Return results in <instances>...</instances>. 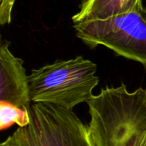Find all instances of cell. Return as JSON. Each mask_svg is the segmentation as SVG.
Masks as SVG:
<instances>
[{"label": "cell", "instance_id": "5b68a950", "mask_svg": "<svg viewBox=\"0 0 146 146\" xmlns=\"http://www.w3.org/2000/svg\"><path fill=\"white\" fill-rule=\"evenodd\" d=\"M5 41L0 47V101L29 109L31 105L29 80L23 61L15 56Z\"/></svg>", "mask_w": 146, "mask_h": 146}, {"label": "cell", "instance_id": "277c9868", "mask_svg": "<svg viewBox=\"0 0 146 146\" xmlns=\"http://www.w3.org/2000/svg\"><path fill=\"white\" fill-rule=\"evenodd\" d=\"M28 111L30 123L11 135L17 146H92L87 126L73 110L33 103Z\"/></svg>", "mask_w": 146, "mask_h": 146}, {"label": "cell", "instance_id": "6da1fadb", "mask_svg": "<svg viewBox=\"0 0 146 146\" xmlns=\"http://www.w3.org/2000/svg\"><path fill=\"white\" fill-rule=\"evenodd\" d=\"M87 104L92 146H125L135 135L146 133V90L142 87L133 92L124 84L105 87Z\"/></svg>", "mask_w": 146, "mask_h": 146}, {"label": "cell", "instance_id": "52a82bcc", "mask_svg": "<svg viewBox=\"0 0 146 146\" xmlns=\"http://www.w3.org/2000/svg\"><path fill=\"white\" fill-rule=\"evenodd\" d=\"M29 123L30 114L27 109L0 101V129L2 131L9 128L13 124L24 127Z\"/></svg>", "mask_w": 146, "mask_h": 146}, {"label": "cell", "instance_id": "8992f818", "mask_svg": "<svg viewBox=\"0 0 146 146\" xmlns=\"http://www.w3.org/2000/svg\"><path fill=\"white\" fill-rule=\"evenodd\" d=\"M139 0H85L80 11L72 17L74 23L105 20L131 10Z\"/></svg>", "mask_w": 146, "mask_h": 146}, {"label": "cell", "instance_id": "9c48e42d", "mask_svg": "<svg viewBox=\"0 0 146 146\" xmlns=\"http://www.w3.org/2000/svg\"><path fill=\"white\" fill-rule=\"evenodd\" d=\"M0 146H17L16 145V144H15V142L14 141V139H13V138H12V136H9L5 141H3Z\"/></svg>", "mask_w": 146, "mask_h": 146}, {"label": "cell", "instance_id": "3957f363", "mask_svg": "<svg viewBox=\"0 0 146 146\" xmlns=\"http://www.w3.org/2000/svg\"><path fill=\"white\" fill-rule=\"evenodd\" d=\"M74 27L77 37L90 48L104 45L146 68V7L142 0L126 13L74 23Z\"/></svg>", "mask_w": 146, "mask_h": 146}, {"label": "cell", "instance_id": "ba28073f", "mask_svg": "<svg viewBox=\"0 0 146 146\" xmlns=\"http://www.w3.org/2000/svg\"><path fill=\"white\" fill-rule=\"evenodd\" d=\"M15 0H0V24L6 25L11 21V14Z\"/></svg>", "mask_w": 146, "mask_h": 146}, {"label": "cell", "instance_id": "7a4b0ae2", "mask_svg": "<svg viewBox=\"0 0 146 146\" xmlns=\"http://www.w3.org/2000/svg\"><path fill=\"white\" fill-rule=\"evenodd\" d=\"M96 72V63L81 56L33 69L28 75L31 101L73 110L93 96L99 82Z\"/></svg>", "mask_w": 146, "mask_h": 146}]
</instances>
